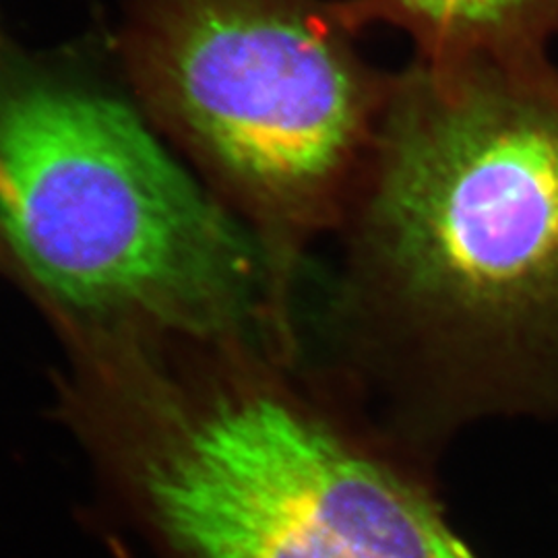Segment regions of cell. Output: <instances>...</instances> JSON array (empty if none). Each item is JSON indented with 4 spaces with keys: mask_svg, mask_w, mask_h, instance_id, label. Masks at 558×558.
<instances>
[{
    "mask_svg": "<svg viewBox=\"0 0 558 558\" xmlns=\"http://www.w3.org/2000/svg\"><path fill=\"white\" fill-rule=\"evenodd\" d=\"M339 232V333L393 439L558 412V71L542 54L391 81Z\"/></svg>",
    "mask_w": 558,
    "mask_h": 558,
    "instance_id": "6da1fadb",
    "label": "cell"
},
{
    "mask_svg": "<svg viewBox=\"0 0 558 558\" xmlns=\"http://www.w3.org/2000/svg\"><path fill=\"white\" fill-rule=\"evenodd\" d=\"M81 416L177 558H476L379 424L246 341H122Z\"/></svg>",
    "mask_w": 558,
    "mask_h": 558,
    "instance_id": "7a4b0ae2",
    "label": "cell"
},
{
    "mask_svg": "<svg viewBox=\"0 0 558 558\" xmlns=\"http://www.w3.org/2000/svg\"><path fill=\"white\" fill-rule=\"evenodd\" d=\"M0 236L85 331L299 345L259 240L114 98L0 77Z\"/></svg>",
    "mask_w": 558,
    "mask_h": 558,
    "instance_id": "3957f363",
    "label": "cell"
},
{
    "mask_svg": "<svg viewBox=\"0 0 558 558\" xmlns=\"http://www.w3.org/2000/svg\"><path fill=\"white\" fill-rule=\"evenodd\" d=\"M345 29L308 0H140L124 40L154 119L290 294L306 248L352 207L389 89Z\"/></svg>",
    "mask_w": 558,
    "mask_h": 558,
    "instance_id": "277c9868",
    "label": "cell"
},
{
    "mask_svg": "<svg viewBox=\"0 0 558 558\" xmlns=\"http://www.w3.org/2000/svg\"><path fill=\"white\" fill-rule=\"evenodd\" d=\"M348 27L387 20L418 38L430 60L530 57L558 27V0H348Z\"/></svg>",
    "mask_w": 558,
    "mask_h": 558,
    "instance_id": "5b68a950",
    "label": "cell"
},
{
    "mask_svg": "<svg viewBox=\"0 0 558 558\" xmlns=\"http://www.w3.org/2000/svg\"><path fill=\"white\" fill-rule=\"evenodd\" d=\"M119 558H126V557H124V555H122V553H119Z\"/></svg>",
    "mask_w": 558,
    "mask_h": 558,
    "instance_id": "8992f818",
    "label": "cell"
}]
</instances>
